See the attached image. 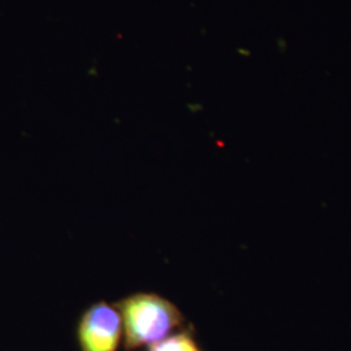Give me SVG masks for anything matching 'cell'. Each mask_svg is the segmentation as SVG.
I'll use <instances>...</instances> for the list:
<instances>
[{
  "mask_svg": "<svg viewBox=\"0 0 351 351\" xmlns=\"http://www.w3.org/2000/svg\"><path fill=\"white\" fill-rule=\"evenodd\" d=\"M125 329L128 349L154 345L167 339L182 323V315L171 303L156 294L139 293L117 303Z\"/></svg>",
  "mask_w": 351,
  "mask_h": 351,
  "instance_id": "6da1fadb",
  "label": "cell"
},
{
  "mask_svg": "<svg viewBox=\"0 0 351 351\" xmlns=\"http://www.w3.org/2000/svg\"><path fill=\"white\" fill-rule=\"evenodd\" d=\"M120 313L106 303L91 306L78 326L82 351H116L121 337Z\"/></svg>",
  "mask_w": 351,
  "mask_h": 351,
  "instance_id": "7a4b0ae2",
  "label": "cell"
},
{
  "mask_svg": "<svg viewBox=\"0 0 351 351\" xmlns=\"http://www.w3.org/2000/svg\"><path fill=\"white\" fill-rule=\"evenodd\" d=\"M150 351H202L189 333H178L154 343Z\"/></svg>",
  "mask_w": 351,
  "mask_h": 351,
  "instance_id": "3957f363",
  "label": "cell"
}]
</instances>
